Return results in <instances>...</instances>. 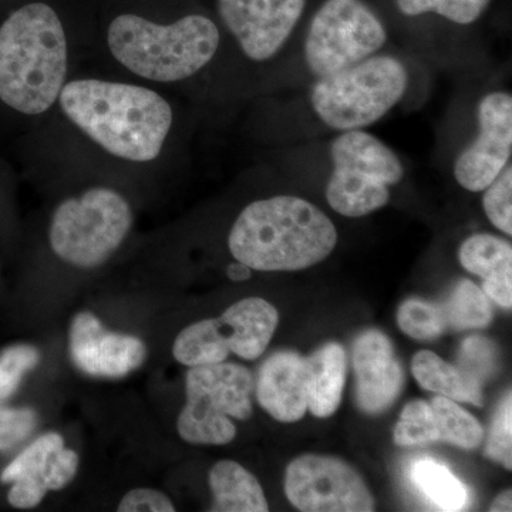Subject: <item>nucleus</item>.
I'll list each match as a JSON object with an SVG mask.
<instances>
[{
  "instance_id": "obj_4",
  "label": "nucleus",
  "mask_w": 512,
  "mask_h": 512,
  "mask_svg": "<svg viewBox=\"0 0 512 512\" xmlns=\"http://www.w3.org/2000/svg\"><path fill=\"white\" fill-rule=\"evenodd\" d=\"M110 59L146 84H177L207 69L221 47L217 23L190 13L171 22L120 13L106 29Z\"/></svg>"
},
{
  "instance_id": "obj_22",
  "label": "nucleus",
  "mask_w": 512,
  "mask_h": 512,
  "mask_svg": "<svg viewBox=\"0 0 512 512\" xmlns=\"http://www.w3.org/2000/svg\"><path fill=\"white\" fill-rule=\"evenodd\" d=\"M413 376L423 389L439 393L454 402L483 406V390L476 377L451 366L436 353L421 350L413 357Z\"/></svg>"
},
{
  "instance_id": "obj_18",
  "label": "nucleus",
  "mask_w": 512,
  "mask_h": 512,
  "mask_svg": "<svg viewBox=\"0 0 512 512\" xmlns=\"http://www.w3.org/2000/svg\"><path fill=\"white\" fill-rule=\"evenodd\" d=\"M333 165L362 171L389 185L404 177L402 160L382 140L363 130L342 131L330 144Z\"/></svg>"
},
{
  "instance_id": "obj_5",
  "label": "nucleus",
  "mask_w": 512,
  "mask_h": 512,
  "mask_svg": "<svg viewBox=\"0 0 512 512\" xmlns=\"http://www.w3.org/2000/svg\"><path fill=\"white\" fill-rule=\"evenodd\" d=\"M409 72L397 57L375 55L348 69L319 77L312 109L332 130H363L383 119L403 99Z\"/></svg>"
},
{
  "instance_id": "obj_36",
  "label": "nucleus",
  "mask_w": 512,
  "mask_h": 512,
  "mask_svg": "<svg viewBox=\"0 0 512 512\" xmlns=\"http://www.w3.org/2000/svg\"><path fill=\"white\" fill-rule=\"evenodd\" d=\"M228 275L232 281H245L251 276V269L247 265L238 262V264L229 266Z\"/></svg>"
},
{
  "instance_id": "obj_9",
  "label": "nucleus",
  "mask_w": 512,
  "mask_h": 512,
  "mask_svg": "<svg viewBox=\"0 0 512 512\" xmlns=\"http://www.w3.org/2000/svg\"><path fill=\"white\" fill-rule=\"evenodd\" d=\"M386 40L383 23L365 3L326 0L306 35V64L319 79L375 56Z\"/></svg>"
},
{
  "instance_id": "obj_31",
  "label": "nucleus",
  "mask_w": 512,
  "mask_h": 512,
  "mask_svg": "<svg viewBox=\"0 0 512 512\" xmlns=\"http://www.w3.org/2000/svg\"><path fill=\"white\" fill-rule=\"evenodd\" d=\"M512 396L508 392L498 407L491 426L490 437L485 446V456L504 468H512Z\"/></svg>"
},
{
  "instance_id": "obj_13",
  "label": "nucleus",
  "mask_w": 512,
  "mask_h": 512,
  "mask_svg": "<svg viewBox=\"0 0 512 512\" xmlns=\"http://www.w3.org/2000/svg\"><path fill=\"white\" fill-rule=\"evenodd\" d=\"M79 463L76 451L64 447L60 434H43L0 473L3 484H12L9 504L19 510L36 507L47 491L62 490L72 483Z\"/></svg>"
},
{
  "instance_id": "obj_28",
  "label": "nucleus",
  "mask_w": 512,
  "mask_h": 512,
  "mask_svg": "<svg viewBox=\"0 0 512 512\" xmlns=\"http://www.w3.org/2000/svg\"><path fill=\"white\" fill-rule=\"evenodd\" d=\"M490 0H397L400 12L406 16H420L434 12L457 25L476 22Z\"/></svg>"
},
{
  "instance_id": "obj_32",
  "label": "nucleus",
  "mask_w": 512,
  "mask_h": 512,
  "mask_svg": "<svg viewBox=\"0 0 512 512\" xmlns=\"http://www.w3.org/2000/svg\"><path fill=\"white\" fill-rule=\"evenodd\" d=\"M36 424L37 414L32 409L0 406V451L10 450L28 439Z\"/></svg>"
},
{
  "instance_id": "obj_12",
  "label": "nucleus",
  "mask_w": 512,
  "mask_h": 512,
  "mask_svg": "<svg viewBox=\"0 0 512 512\" xmlns=\"http://www.w3.org/2000/svg\"><path fill=\"white\" fill-rule=\"evenodd\" d=\"M478 134L454 163L460 187L481 192L510 164L512 154V96L494 92L481 99L477 109Z\"/></svg>"
},
{
  "instance_id": "obj_21",
  "label": "nucleus",
  "mask_w": 512,
  "mask_h": 512,
  "mask_svg": "<svg viewBox=\"0 0 512 512\" xmlns=\"http://www.w3.org/2000/svg\"><path fill=\"white\" fill-rule=\"evenodd\" d=\"M215 512H266L269 510L264 490L254 474L237 461L222 460L210 471Z\"/></svg>"
},
{
  "instance_id": "obj_34",
  "label": "nucleus",
  "mask_w": 512,
  "mask_h": 512,
  "mask_svg": "<svg viewBox=\"0 0 512 512\" xmlns=\"http://www.w3.org/2000/svg\"><path fill=\"white\" fill-rule=\"evenodd\" d=\"M461 352H463L464 362L473 367V376L476 377V379H478V376H484L485 373L493 372L495 365V346L490 340L480 338V336H474V338L467 339L466 342H464ZM468 370H466V372H468Z\"/></svg>"
},
{
  "instance_id": "obj_30",
  "label": "nucleus",
  "mask_w": 512,
  "mask_h": 512,
  "mask_svg": "<svg viewBox=\"0 0 512 512\" xmlns=\"http://www.w3.org/2000/svg\"><path fill=\"white\" fill-rule=\"evenodd\" d=\"M483 208L495 228L512 235V167L508 164L503 173L484 190Z\"/></svg>"
},
{
  "instance_id": "obj_29",
  "label": "nucleus",
  "mask_w": 512,
  "mask_h": 512,
  "mask_svg": "<svg viewBox=\"0 0 512 512\" xmlns=\"http://www.w3.org/2000/svg\"><path fill=\"white\" fill-rule=\"evenodd\" d=\"M39 363V350L30 345L9 346L0 352V403L18 392L23 376Z\"/></svg>"
},
{
  "instance_id": "obj_1",
  "label": "nucleus",
  "mask_w": 512,
  "mask_h": 512,
  "mask_svg": "<svg viewBox=\"0 0 512 512\" xmlns=\"http://www.w3.org/2000/svg\"><path fill=\"white\" fill-rule=\"evenodd\" d=\"M56 109L86 140L126 164L157 163L175 127L171 101L141 82L72 76Z\"/></svg>"
},
{
  "instance_id": "obj_11",
  "label": "nucleus",
  "mask_w": 512,
  "mask_h": 512,
  "mask_svg": "<svg viewBox=\"0 0 512 512\" xmlns=\"http://www.w3.org/2000/svg\"><path fill=\"white\" fill-rule=\"evenodd\" d=\"M306 0H218V13L242 55L255 63L274 59L298 25Z\"/></svg>"
},
{
  "instance_id": "obj_25",
  "label": "nucleus",
  "mask_w": 512,
  "mask_h": 512,
  "mask_svg": "<svg viewBox=\"0 0 512 512\" xmlns=\"http://www.w3.org/2000/svg\"><path fill=\"white\" fill-rule=\"evenodd\" d=\"M443 313L447 325L457 330L487 328L493 322V308L483 289L464 279L458 282Z\"/></svg>"
},
{
  "instance_id": "obj_35",
  "label": "nucleus",
  "mask_w": 512,
  "mask_h": 512,
  "mask_svg": "<svg viewBox=\"0 0 512 512\" xmlns=\"http://www.w3.org/2000/svg\"><path fill=\"white\" fill-rule=\"evenodd\" d=\"M511 490L504 491V493H501L498 495L497 498L493 501V504H491L490 511L493 512H500V511H511L512 510V504H511Z\"/></svg>"
},
{
  "instance_id": "obj_14",
  "label": "nucleus",
  "mask_w": 512,
  "mask_h": 512,
  "mask_svg": "<svg viewBox=\"0 0 512 512\" xmlns=\"http://www.w3.org/2000/svg\"><path fill=\"white\" fill-rule=\"evenodd\" d=\"M69 352L77 369L86 375L106 379L130 375L147 357L143 340L111 332L90 312L74 316L70 325Z\"/></svg>"
},
{
  "instance_id": "obj_26",
  "label": "nucleus",
  "mask_w": 512,
  "mask_h": 512,
  "mask_svg": "<svg viewBox=\"0 0 512 512\" xmlns=\"http://www.w3.org/2000/svg\"><path fill=\"white\" fill-rule=\"evenodd\" d=\"M397 323L402 332L417 340L437 339L447 326L443 309L421 299L404 302L397 312Z\"/></svg>"
},
{
  "instance_id": "obj_19",
  "label": "nucleus",
  "mask_w": 512,
  "mask_h": 512,
  "mask_svg": "<svg viewBox=\"0 0 512 512\" xmlns=\"http://www.w3.org/2000/svg\"><path fill=\"white\" fill-rule=\"evenodd\" d=\"M326 200L343 217H365L389 204L390 187L362 171L333 165Z\"/></svg>"
},
{
  "instance_id": "obj_20",
  "label": "nucleus",
  "mask_w": 512,
  "mask_h": 512,
  "mask_svg": "<svg viewBox=\"0 0 512 512\" xmlns=\"http://www.w3.org/2000/svg\"><path fill=\"white\" fill-rule=\"evenodd\" d=\"M308 410L319 419L333 416L342 402L346 382V352L339 343H326L315 355L308 357Z\"/></svg>"
},
{
  "instance_id": "obj_10",
  "label": "nucleus",
  "mask_w": 512,
  "mask_h": 512,
  "mask_svg": "<svg viewBox=\"0 0 512 512\" xmlns=\"http://www.w3.org/2000/svg\"><path fill=\"white\" fill-rule=\"evenodd\" d=\"M285 493L305 512H370L375 501L363 478L345 461L306 454L286 468Z\"/></svg>"
},
{
  "instance_id": "obj_24",
  "label": "nucleus",
  "mask_w": 512,
  "mask_h": 512,
  "mask_svg": "<svg viewBox=\"0 0 512 512\" xmlns=\"http://www.w3.org/2000/svg\"><path fill=\"white\" fill-rule=\"evenodd\" d=\"M430 406L439 431V440L447 441L464 450L480 447L484 439V430L476 417L458 406L454 400L444 396L434 397Z\"/></svg>"
},
{
  "instance_id": "obj_27",
  "label": "nucleus",
  "mask_w": 512,
  "mask_h": 512,
  "mask_svg": "<svg viewBox=\"0 0 512 512\" xmlns=\"http://www.w3.org/2000/svg\"><path fill=\"white\" fill-rule=\"evenodd\" d=\"M394 443L400 447L421 446L439 441L436 421L429 403L410 402L404 407L399 423L394 427Z\"/></svg>"
},
{
  "instance_id": "obj_8",
  "label": "nucleus",
  "mask_w": 512,
  "mask_h": 512,
  "mask_svg": "<svg viewBox=\"0 0 512 512\" xmlns=\"http://www.w3.org/2000/svg\"><path fill=\"white\" fill-rule=\"evenodd\" d=\"M278 323L274 305L261 298L242 299L218 319L187 326L175 339L174 359L188 367L225 362L229 353L245 360L258 359L271 343Z\"/></svg>"
},
{
  "instance_id": "obj_16",
  "label": "nucleus",
  "mask_w": 512,
  "mask_h": 512,
  "mask_svg": "<svg viewBox=\"0 0 512 512\" xmlns=\"http://www.w3.org/2000/svg\"><path fill=\"white\" fill-rule=\"evenodd\" d=\"M309 380L311 370L306 357L291 350L276 352L259 370L256 399L275 420L295 423L308 410Z\"/></svg>"
},
{
  "instance_id": "obj_3",
  "label": "nucleus",
  "mask_w": 512,
  "mask_h": 512,
  "mask_svg": "<svg viewBox=\"0 0 512 512\" xmlns=\"http://www.w3.org/2000/svg\"><path fill=\"white\" fill-rule=\"evenodd\" d=\"M338 231L312 202L293 195L258 200L238 215L228 237L237 262L262 272H293L325 261Z\"/></svg>"
},
{
  "instance_id": "obj_2",
  "label": "nucleus",
  "mask_w": 512,
  "mask_h": 512,
  "mask_svg": "<svg viewBox=\"0 0 512 512\" xmlns=\"http://www.w3.org/2000/svg\"><path fill=\"white\" fill-rule=\"evenodd\" d=\"M73 46L49 3L20 6L0 25V104L23 119L56 109L72 77Z\"/></svg>"
},
{
  "instance_id": "obj_6",
  "label": "nucleus",
  "mask_w": 512,
  "mask_h": 512,
  "mask_svg": "<svg viewBox=\"0 0 512 512\" xmlns=\"http://www.w3.org/2000/svg\"><path fill=\"white\" fill-rule=\"evenodd\" d=\"M133 222L127 198L96 185L57 205L49 227L50 248L66 264L97 268L126 241Z\"/></svg>"
},
{
  "instance_id": "obj_7",
  "label": "nucleus",
  "mask_w": 512,
  "mask_h": 512,
  "mask_svg": "<svg viewBox=\"0 0 512 512\" xmlns=\"http://www.w3.org/2000/svg\"><path fill=\"white\" fill-rule=\"evenodd\" d=\"M254 379L235 363L195 366L185 377L187 402L177 421L181 439L191 444L225 446L237 436L231 419L252 416Z\"/></svg>"
},
{
  "instance_id": "obj_17",
  "label": "nucleus",
  "mask_w": 512,
  "mask_h": 512,
  "mask_svg": "<svg viewBox=\"0 0 512 512\" xmlns=\"http://www.w3.org/2000/svg\"><path fill=\"white\" fill-rule=\"evenodd\" d=\"M458 261L484 279L483 292L505 309L512 306V247L491 234H474L461 244Z\"/></svg>"
},
{
  "instance_id": "obj_23",
  "label": "nucleus",
  "mask_w": 512,
  "mask_h": 512,
  "mask_svg": "<svg viewBox=\"0 0 512 512\" xmlns=\"http://www.w3.org/2000/svg\"><path fill=\"white\" fill-rule=\"evenodd\" d=\"M412 480L441 510L461 511L466 507V488L443 464L431 458L417 460L412 467Z\"/></svg>"
},
{
  "instance_id": "obj_33",
  "label": "nucleus",
  "mask_w": 512,
  "mask_h": 512,
  "mask_svg": "<svg viewBox=\"0 0 512 512\" xmlns=\"http://www.w3.org/2000/svg\"><path fill=\"white\" fill-rule=\"evenodd\" d=\"M119 512H174V504L167 495L151 488H137L124 495Z\"/></svg>"
},
{
  "instance_id": "obj_15",
  "label": "nucleus",
  "mask_w": 512,
  "mask_h": 512,
  "mask_svg": "<svg viewBox=\"0 0 512 512\" xmlns=\"http://www.w3.org/2000/svg\"><path fill=\"white\" fill-rule=\"evenodd\" d=\"M356 400L366 414L386 412L402 393L404 373L392 342L380 330L362 333L353 345Z\"/></svg>"
}]
</instances>
